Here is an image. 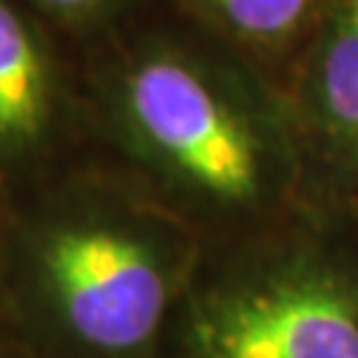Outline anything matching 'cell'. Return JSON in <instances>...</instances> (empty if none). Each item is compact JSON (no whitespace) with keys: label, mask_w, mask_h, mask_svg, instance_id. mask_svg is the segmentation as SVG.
Masks as SVG:
<instances>
[{"label":"cell","mask_w":358,"mask_h":358,"mask_svg":"<svg viewBox=\"0 0 358 358\" xmlns=\"http://www.w3.org/2000/svg\"><path fill=\"white\" fill-rule=\"evenodd\" d=\"M282 88L313 205L358 217V0L329 6Z\"/></svg>","instance_id":"5b68a950"},{"label":"cell","mask_w":358,"mask_h":358,"mask_svg":"<svg viewBox=\"0 0 358 358\" xmlns=\"http://www.w3.org/2000/svg\"><path fill=\"white\" fill-rule=\"evenodd\" d=\"M0 327H3V303H0Z\"/></svg>","instance_id":"9c48e42d"},{"label":"cell","mask_w":358,"mask_h":358,"mask_svg":"<svg viewBox=\"0 0 358 358\" xmlns=\"http://www.w3.org/2000/svg\"><path fill=\"white\" fill-rule=\"evenodd\" d=\"M75 59L90 149L205 244L313 205L284 88L162 0Z\"/></svg>","instance_id":"6da1fadb"},{"label":"cell","mask_w":358,"mask_h":358,"mask_svg":"<svg viewBox=\"0 0 358 358\" xmlns=\"http://www.w3.org/2000/svg\"><path fill=\"white\" fill-rule=\"evenodd\" d=\"M72 53L128 24L154 0H19Z\"/></svg>","instance_id":"52a82bcc"},{"label":"cell","mask_w":358,"mask_h":358,"mask_svg":"<svg viewBox=\"0 0 358 358\" xmlns=\"http://www.w3.org/2000/svg\"><path fill=\"white\" fill-rule=\"evenodd\" d=\"M202 247L88 146L0 202L3 327L32 358H162Z\"/></svg>","instance_id":"7a4b0ae2"},{"label":"cell","mask_w":358,"mask_h":358,"mask_svg":"<svg viewBox=\"0 0 358 358\" xmlns=\"http://www.w3.org/2000/svg\"><path fill=\"white\" fill-rule=\"evenodd\" d=\"M0 358H32V356L16 343V337L6 327H0Z\"/></svg>","instance_id":"ba28073f"},{"label":"cell","mask_w":358,"mask_h":358,"mask_svg":"<svg viewBox=\"0 0 358 358\" xmlns=\"http://www.w3.org/2000/svg\"><path fill=\"white\" fill-rule=\"evenodd\" d=\"M279 85L334 0H162Z\"/></svg>","instance_id":"8992f818"},{"label":"cell","mask_w":358,"mask_h":358,"mask_svg":"<svg viewBox=\"0 0 358 358\" xmlns=\"http://www.w3.org/2000/svg\"><path fill=\"white\" fill-rule=\"evenodd\" d=\"M162 358H358V217L308 205L205 244Z\"/></svg>","instance_id":"3957f363"},{"label":"cell","mask_w":358,"mask_h":358,"mask_svg":"<svg viewBox=\"0 0 358 358\" xmlns=\"http://www.w3.org/2000/svg\"><path fill=\"white\" fill-rule=\"evenodd\" d=\"M88 146L75 53L19 0H0V202Z\"/></svg>","instance_id":"277c9868"}]
</instances>
